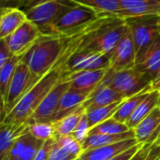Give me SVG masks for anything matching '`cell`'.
Wrapping results in <instances>:
<instances>
[{
	"instance_id": "37",
	"label": "cell",
	"mask_w": 160,
	"mask_h": 160,
	"mask_svg": "<svg viewBox=\"0 0 160 160\" xmlns=\"http://www.w3.org/2000/svg\"><path fill=\"white\" fill-rule=\"evenodd\" d=\"M142 146V143H139V144H137V145H135V146H133V147H131V148L126 150L125 152H123V153L117 155L116 157L112 158V159L110 160H130L131 159V158L139 151V149H140Z\"/></svg>"
},
{
	"instance_id": "36",
	"label": "cell",
	"mask_w": 160,
	"mask_h": 160,
	"mask_svg": "<svg viewBox=\"0 0 160 160\" xmlns=\"http://www.w3.org/2000/svg\"><path fill=\"white\" fill-rule=\"evenodd\" d=\"M153 143L151 142H145L142 144V146L139 149V151L131 158L130 160H147V157L151 151Z\"/></svg>"
},
{
	"instance_id": "38",
	"label": "cell",
	"mask_w": 160,
	"mask_h": 160,
	"mask_svg": "<svg viewBox=\"0 0 160 160\" xmlns=\"http://www.w3.org/2000/svg\"><path fill=\"white\" fill-rule=\"evenodd\" d=\"M13 56L9 49L8 48L7 44L5 43L4 40L1 39V48H0V68L6 64V62Z\"/></svg>"
},
{
	"instance_id": "34",
	"label": "cell",
	"mask_w": 160,
	"mask_h": 160,
	"mask_svg": "<svg viewBox=\"0 0 160 160\" xmlns=\"http://www.w3.org/2000/svg\"><path fill=\"white\" fill-rule=\"evenodd\" d=\"M49 160H77V158L71 156L64 148H62L54 140V142L50 151Z\"/></svg>"
},
{
	"instance_id": "18",
	"label": "cell",
	"mask_w": 160,
	"mask_h": 160,
	"mask_svg": "<svg viewBox=\"0 0 160 160\" xmlns=\"http://www.w3.org/2000/svg\"><path fill=\"white\" fill-rule=\"evenodd\" d=\"M125 20L132 17L160 16V0H119Z\"/></svg>"
},
{
	"instance_id": "2",
	"label": "cell",
	"mask_w": 160,
	"mask_h": 160,
	"mask_svg": "<svg viewBox=\"0 0 160 160\" xmlns=\"http://www.w3.org/2000/svg\"><path fill=\"white\" fill-rule=\"evenodd\" d=\"M63 73L62 65L57 62L46 75L23 95L15 107L1 120V124L19 126L27 124L48 93L62 79Z\"/></svg>"
},
{
	"instance_id": "40",
	"label": "cell",
	"mask_w": 160,
	"mask_h": 160,
	"mask_svg": "<svg viewBox=\"0 0 160 160\" xmlns=\"http://www.w3.org/2000/svg\"><path fill=\"white\" fill-rule=\"evenodd\" d=\"M31 1H32V0H24V3H23V5H22V6L24 7L26 4H28V3H29V2H31Z\"/></svg>"
},
{
	"instance_id": "1",
	"label": "cell",
	"mask_w": 160,
	"mask_h": 160,
	"mask_svg": "<svg viewBox=\"0 0 160 160\" xmlns=\"http://www.w3.org/2000/svg\"><path fill=\"white\" fill-rule=\"evenodd\" d=\"M74 32L75 29L61 34L42 35L21 60L37 78L41 79L57 64Z\"/></svg>"
},
{
	"instance_id": "8",
	"label": "cell",
	"mask_w": 160,
	"mask_h": 160,
	"mask_svg": "<svg viewBox=\"0 0 160 160\" xmlns=\"http://www.w3.org/2000/svg\"><path fill=\"white\" fill-rule=\"evenodd\" d=\"M42 33L39 28L31 21L27 20L14 33L5 39L12 55L22 57L38 41Z\"/></svg>"
},
{
	"instance_id": "31",
	"label": "cell",
	"mask_w": 160,
	"mask_h": 160,
	"mask_svg": "<svg viewBox=\"0 0 160 160\" xmlns=\"http://www.w3.org/2000/svg\"><path fill=\"white\" fill-rule=\"evenodd\" d=\"M28 125V132L37 140L46 142L54 139V129L52 123H31Z\"/></svg>"
},
{
	"instance_id": "26",
	"label": "cell",
	"mask_w": 160,
	"mask_h": 160,
	"mask_svg": "<svg viewBox=\"0 0 160 160\" xmlns=\"http://www.w3.org/2000/svg\"><path fill=\"white\" fill-rule=\"evenodd\" d=\"M85 111V108L82 105L70 114L63 117L62 119L54 123H52L54 129V139L62 136L71 135L76 129L82 118L84 116Z\"/></svg>"
},
{
	"instance_id": "30",
	"label": "cell",
	"mask_w": 160,
	"mask_h": 160,
	"mask_svg": "<svg viewBox=\"0 0 160 160\" xmlns=\"http://www.w3.org/2000/svg\"><path fill=\"white\" fill-rule=\"evenodd\" d=\"M130 128L125 123L115 120L113 117L106 120L105 122L92 128L89 134H106V135H118L129 131Z\"/></svg>"
},
{
	"instance_id": "7",
	"label": "cell",
	"mask_w": 160,
	"mask_h": 160,
	"mask_svg": "<svg viewBox=\"0 0 160 160\" xmlns=\"http://www.w3.org/2000/svg\"><path fill=\"white\" fill-rule=\"evenodd\" d=\"M153 77L138 68H130L115 72L111 87L120 93L125 98L133 97L144 91L151 92Z\"/></svg>"
},
{
	"instance_id": "28",
	"label": "cell",
	"mask_w": 160,
	"mask_h": 160,
	"mask_svg": "<svg viewBox=\"0 0 160 160\" xmlns=\"http://www.w3.org/2000/svg\"><path fill=\"white\" fill-rule=\"evenodd\" d=\"M124 101V100H123ZM123 101H119L113 104H111L109 106L104 107H95V108H89L85 109V115L88 120L90 128L105 122L106 120L112 118L113 114L118 110L120 104Z\"/></svg>"
},
{
	"instance_id": "15",
	"label": "cell",
	"mask_w": 160,
	"mask_h": 160,
	"mask_svg": "<svg viewBox=\"0 0 160 160\" xmlns=\"http://www.w3.org/2000/svg\"><path fill=\"white\" fill-rule=\"evenodd\" d=\"M91 93L92 91H82L69 88L61 98L58 107L55 112L51 116L49 123H54L76 111L87 100Z\"/></svg>"
},
{
	"instance_id": "6",
	"label": "cell",
	"mask_w": 160,
	"mask_h": 160,
	"mask_svg": "<svg viewBox=\"0 0 160 160\" xmlns=\"http://www.w3.org/2000/svg\"><path fill=\"white\" fill-rule=\"evenodd\" d=\"M39 80L40 79L37 78L22 60L19 62L10 82L7 97L2 101V119Z\"/></svg>"
},
{
	"instance_id": "24",
	"label": "cell",
	"mask_w": 160,
	"mask_h": 160,
	"mask_svg": "<svg viewBox=\"0 0 160 160\" xmlns=\"http://www.w3.org/2000/svg\"><path fill=\"white\" fill-rule=\"evenodd\" d=\"M141 71L146 72L153 77H156L160 69V34L145 52L141 62L136 66Z\"/></svg>"
},
{
	"instance_id": "16",
	"label": "cell",
	"mask_w": 160,
	"mask_h": 160,
	"mask_svg": "<svg viewBox=\"0 0 160 160\" xmlns=\"http://www.w3.org/2000/svg\"><path fill=\"white\" fill-rule=\"evenodd\" d=\"M28 20L26 13L17 7H2L0 14V39L14 33Z\"/></svg>"
},
{
	"instance_id": "33",
	"label": "cell",
	"mask_w": 160,
	"mask_h": 160,
	"mask_svg": "<svg viewBox=\"0 0 160 160\" xmlns=\"http://www.w3.org/2000/svg\"><path fill=\"white\" fill-rule=\"evenodd\" d=\"M90 126L88 123V120L86 118V115L84 114V116L82 118V120L80 121L79 125L77 126L76 129L74 130V132L71 134L73 136V138L80 142L81 144L85 141V139L89 136L90 133Z\"/></svg>"
},
{
	"instance_id": "21",
	"label": "cell",
	"mask_w": 160,
	"mask_h": 160,
	"mask_svg": "<svg viewBox=\"0 0 160 160\" xmlns=\"http://www.w3.org/2000/svg\"><path fill=\"white\" fill-rule=\"evenodd\" d=\"M135 133L133 129H130L128 132L118 134V135H106V134H89L85 141L81 144L82 152L98 148L101 146L111 145L127 140L134 139Z\"/></svg>"
},
{
	"instance_id": "13",
	"label": "cell",
	"mask_w": 160,
	"mask_h": 160,
	"mask_svg": "<svg viewBox=\"0 0 160 160\" xmlns=\"http://www.w3.org/2000/svg\"><path fill=\"white\" fill-rule=\"evenodd\" d=\"M44 142L35 139L29 132L21 136L0 160H34Z\"/></svg>"
},
{
	"instance_id": "39",
	"label": "cell",
	"mask_w": 160,
	"mask_h": 160,
	"mask_svg": "<svg viewBox=\"0 0 160 160\" xmlns=\"http://www.w3.org/2000/svg\"><path fill=\"white\" fill-rule=\"evenodd\" d=\"M160 90V69L156 75V77L153 79L151 83V91H158Z\"/></svg>"
},
{
	"instance_id": "17",
	"label": "cell",
	"mask_w": 160,
	"mask_h": 160,
	"mask_svg": "<svg viewBox=\"0 0 160 160\" xmlns=\"http://www.w3.org/2000/svg\"><path fill=\"white\" fill-rule=\"evenodd\" d=\"M137 144H139V142L136 138H134L111 145L101 146L82 152L77 160H110Z\"/></svg>"
},
{
	"instance_id": "9",
	"label": "cell",
	"mask_w": 160,
	"mask_h": 160,
	"mask_svg": "<svg viewBox=\"0 0 160 160\" xmlns=\"http://www.w3.org/2000/svg\"><path fill=\"white\" fill-rule=\"evenodd\" d=\"M99 16L89 8L76 5L54 22L45 35L61 34L80 28Z\"/></svg>"
},
{
	"instance_id": "29",
	"label": "cell",
	"mask_w": 160,
	"mask_h": 160,
	"mask_svg": "<svg viewBox=\"0 0 160 160\" xmlns=\"http://www.w3.org/2000/svg\"><path fill=\"white\" fill-rule=\"evenodd\" d=\"M22 57L19 56H11L4 66L0 68V93H1V100L3 101L8 94V87L12 77L14 75L15 69L21 61Z\"/></svg>"
},
{
	"instance_id": "32",
	"label": "cell",
	"mask_w": 160,
	"mask_h": 160,
	"mask_svg": "<svg viewBox=\"0 0 160 160\" xmlns=\"http://www.w3.org/2000/svg\"><path fill=\"white\" fill-rule=\"evenodd\" d=\"M54 140L62 148H64L66 151H68L71 156H73L77 159L82 155V145H81L80 142H78L73 138L72 135L62 136V137L56 138Z\"/></svg>"
},
{
	"instance_id": "41",
	"label": "cell",
	"mask_w": 160,
	"mask_h": 160,
	"mask_svg": "<svg viewBox=\"0 0 160 160\" xmlns=\"http://www.w3.org/2000/svg\"><path fill=\"white\" fill-rule=\"evenodd\" d=\"M158 92H159V99H158V107L160 108V90H158Z\"/></svg>"
},
{
	"instance_id": "25",
	"label": "cell",
	"mask_w": 160,
	"mask_h": 160,
	"mask_svg": "<svg viewBox=\"0 0 160 160\" xmlns=\"http://www.w3.org/2000/svg\"><path fill=\"white\" fill-rule=\"evenodd\" d=\"M159 92L151 91L149 95L144 98L143 101L140 103L133 114L130 116L129 120L127 122V125L130 129H134L146 116H148L154 109L158 107Z\"/></svg>"
},
{
	"instance_id": "42",
	"label": "cell",
	"mask_w": 160,
	"mask_h": 160,
	"mask_svg": "<svg viewBox=\"0 0 160 160\" xmlns=\"http://www.w3.org/2000/svg\"><path fill=\"white\" fill-rule=\"evenodd\" d=\"M159 34H160V22H159Z\"/></svg>"
},
{
	"instance_id": "5",
	"label": "cell",
	"mask_w": 160,
	"mask_h": 160,
	"mask_svg": "<svg viewBox=\"0 0 160 160\" xmlns=\"http://www.w3.org/2000/svg\"><path fill=\"white\" fill-rule=\"evenodd\" d=\"M76 5L71 0H51L34 6L24 12L28 20L39 28L42 35H45L54 22Z\"/></svg>"
},
{
	"instance_id": "4",
	"label": "cell",
	"mask_w": 160,
	"mask_h": 160,
	"mask_svg": "<svg viewBox=\"0 0 160 160\" xmlns=\"http://www.w3.org/2000/svg\"><path fill=\"white\" fill-rule=\"evenodd\" d=\"M125 21L132 35L137 66L159 35L160 16H139L128 18Z\"/></svg>"
},
{
	"instance_id": "12",
	"label": "cell",
	"mask_w": 160,
	"mask_h": 160,
	"mask_svg": "<svg viewBox=\"0 0 160 160\" xmlns=\"http://www.w3.org/2000/svg\"><path fill=\"white\" fill-rule=\"evenodd\" d=\"M70 88V84L68 82L63 80V78L59 81V82L48 93L45 98L42 100L35 113L29 119L27 124L44 122L49 123L51 116L55 112L58 104L61 100L63 95Z\"/></svg>"
},
{
	"instance_id": "11",
	"label": "cell",
	"mask_w": 160,
	"mask_h": 160,
	"mask_svg": "<svg viewBox=\"0 0 160 160\" xmlns=\"http://www.w3.org/2000/svg\"><path fill=\"white\" fill-rule=\"evenodd\" d=\"M110 68L115 72L136 68V54L130 29L111 52Z\"/></svg>"
},
{
	"instance_id": "35",
	"label": "cell",
	"mask_w": 160,
	"mask_h": 160,
	"mask_svg": "<svg viewBox=\"0 0 160 160\" xmlns=\"http://www.w3.org/2000/svg\"><path fill=\"white\" fill-rule=\"evenodd\" d=\"M53 142H54V139L44 142V143L38 150V154L36 155L34 160H49L50 151H51V148H52Z\"/></svg>"
},
{
	"instance_id": "23",
	"label": "cell",
	"mask_w": 160,
	"mask_h": 160,
	"mask_svg": "<svg viewBox=\"0 0 160 160\" xmlns=\"http://www.w3.org/2000/svg\"><path fill=\"white\" fill-rule=\"evenodd\" d=\"M160 127V108L157 107L133 130L139 143H145Z\"/></svg>"
},
{
	"instance_id": "19",
	"label": "cell",
	"mask_w": 160,
	"mask_h": 160,
	"mask_svg": "<svg viewBox=\"0 0 160 160\" xmlns=\"http://www.w3.org/2000/svg\"><path fill=\"white\" fill-rule=\"evenodd\" d=\"M77 5H81L94 10L99 17L124 18V12L119 0H71Z\"/></svg>"
},
{
	"instance_id": "14",
	"label": "cell",
	"mask_w": 160,
	"mask_h": 160,
	"mask_svg": "<svg viewBox=\"0 0 160 160\" xmlns=\"http://www.w3.org/2000/svg\"><path fill=\"white\" fill-rule=\"evenodd\" d=\"M108 68L98 70H83L72 73H63V80L70 84L71 89L82 91H94L107 73Z\"/></svg>"
},
{
	"instance_id": "22",
	"label": "cell",
	"mask_w": 160,
	"mask_h": 160,
	"mask_svg": "<svg viewBox=\"0 0 160 160\" xmlns=\"http://www.w3.org/2000/svg\"><path fill=\"white\" fill-rule=\"evenodd\" d=\"M28 132V125L1 124L0 132V159L7 154L14 142L22 135Z\"/></svg>"
},
{
	"instance_id": "10",
	"label": "cell",
	"mask_w": 160,
	"mask_h": 160,
	"mask_svg": "<svg viewBox=\"0 0 160 160\" xmlns=\"http://www.w3.org/2000/svg\"><path fill=\"white\" fill-rule=\"evenodd\" d=\"M111 53L102 54L86 51L75 52L62 67L63 72L72 73L83 70H98L110 68Z\"/></svg>"
},
{
	"instance_id": "3",
	"label": "cell",
	"mask_w": 160,
	"mask_h": 160,
	"mask_svg": "<svg viewBox=\"0 0 160 160\" xmlns=\"http://www.w3.org/2000/svg\"><path fill=\"white\" fill-rule=\"evenodd\" d=\"M128 30L125 20L112 19L90 34L80 51L109 54Z\"/></svg>"
},
{
	"instance_id": "27",
	"label": "cell",
	"mask_w": 160,
	"mask_h": 160,
	"mask_svg": "<svg viewBox=\"0 0 160 160\" xmlns=\"http://www.w3.org/2000/svg\"><path fill=\"white\" fill-rule=\"evenodd\" d=\"M150 91H144L142 93H139L133 97H130L127 99H125L119 106L116 112L113 114V118L121 123L127 124V122L129 120L130 116L133 114L137 107L140 105L142 101L144 100V98L149 95Z\"/></svg>"
},
{
	"instance_id": "20",
	"label": "cell",
	"mask_w": 160,
	"mask_h": 160,
	"mask_svg": "<svg viewBox=\"0 0 160 160\" xmlns=\"http://www.w3.org/2000/svg\"><path fill=\"white\" fill-rule=\"evenodd\" d=\"M125 98L120 93L111 86L99 87L97 86L96 89L90 94L87 100L82 104L85 109L95 108V107H104L111 104L123 101Z\"/></svg>"
}]
</instances>
